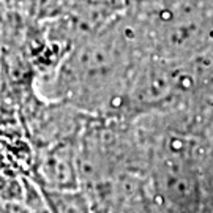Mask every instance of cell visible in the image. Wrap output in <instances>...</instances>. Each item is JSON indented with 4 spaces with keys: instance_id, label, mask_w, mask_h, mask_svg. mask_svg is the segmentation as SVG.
Masks as SVG:
<instances>
[{
    "instance_id": "7a4b0ae2",
    "label": "cell",
    "mask_w": 213,
    "mask_h": 213,
    "mask_svg": "<svg viewBox=\"0 0 213 213\" xmlns=\"http://www.w3.org/2000/svg\"><path fill=\"white\" fill-rule=\"evenodd\" d=\"M41 188V186H40ZM51 213H93L90 201L81 188L47 189L41 188Z\"/></svg>"
},
{
    "instance_id": "6da1fadb",
    "label": "cell",
    "mask_w": 213,
    "mask_h": 213,
    "mask_svg": "<svg viewBox=\"0 0 213 213\" xmlns=\"http://www.w3.org/2000/svg\"><path fill=\"white\" fill-rule=\"evenodd\" d=\"M134 30V29H133ZM129 27L78 44L60 65L54 90L59 103L97 119H125L128 93L137 65L139 38Z\"/></svg>"
},
{
    "instance_id": "3957f363",
    "label": "cell",
    "mask_w": 213,
    "mask_h": 213,
    "mask_svg": "<svg viewBox=\"0 0 213 213\" xmlns=\"http://www.w3.org/2000/svg\"><path fill=\"white\" fill-rule=\"evenodd\" d=\"M126 2L129 3V5H133V6H136L137 10H142L144 8V5H148V3H153L155 0H126Z\"/></svg>"
}]
</instances>
